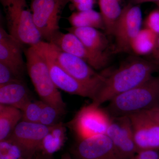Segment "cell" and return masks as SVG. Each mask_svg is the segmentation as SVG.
<instances>
[{"label":"cell","instance_id":"obj_1","mask_svg":"<svg viewBox=\"0 0 159 159\" xmlns=\"http://www.w3.org/2000/svg\"><path fill=\"white\" fill-rule=\"evenodd\" d=\"M158 65L150 61L133 57L122 64L105 79L93 103L109 102L117 95L134 89L153 76Z\"/></svg>","mask_w":159,"mask_h":159},{"label":"cell","instance_id":"obj_2","mask_svg":"<svg viewBox=\"0 0 159 159\" xmlns=\"http://www.w3.org/2000/svg\"><path fill=\"white\" fill-rule=\"evenodd\" d=\"M111 117L129 116L159 107V77L152 76L134 89L117 95L109 101Z\"/></svg>","mask_w":159,"mask_h":159},{"label":"cell","instance_id":"obj_3","mask_svg":"<svg viewBox=\"0 0 159 159\" xmlns=\"http://www.w3.org/2000/svg\"><path fill=\"white\" fill-rule=\"evenodd\" d=\"M26 69L41 100L65 114L66 104L51 78L43 57L34 47L25 50Z\"/></svg>","mask_w":159,"mask_h":159},{"label":"cell","instance_id":"obj_4","mask_svg":"<svg viewBox=\"0 0 159 159\" xmlns=\"http://www.w3.org/2000/svg\"><path fill=\"white\" fill-rule=\"evenodd\" d=\"M8 32L23 45L33 47L43 41L27 0H0Z\"/></svg>","mask_w":159,"mask_h":159},{"label":"cell","instance_id":"obj_5","mask_svg":"<svg viewBox=\"0 0 159 159\" xmlns=\"http://www.w3.org/2000/svg\"><path fill=\"white\" fill-rule=\"evenodd\" d=\"M33 47L51 57L75 79L93 89L97 95L105 79L104 74L97 73L82 59L63 51L51 43L43 41Z\"/></svg>","mask_w":159,"mask_h":159},{"label":"cell","instance_id":"obj_6","mask_svg":"<svg viewBox=\"0 0 159 159\" xmlns=\"http://www.w3.org/2000/svg\"><path fill=\"white\" fill-rule=\"evenodd\" d=\"M69 0H31V9L36 29L46 42L60 31L62 10Z\"/></svg>","mask_w":159,"mask_h":159},{"label":"cell","instance_id":"obj_7","mask_svg":"<svg viewBox=\"0 0 159 159\" xmlns=\"http://www.w3.org/2000/svg\"><path fill=\"white\" fill-rule=\"evenodd\" d=\"M100 106L92 102L83 107L70 122V126L80 140L106 134L111 117Z\"/></svg>","mask_w":159,"mask_h":159},{"label":"cell","instance_id":"obj_8","mask_svg":"<svg viewBox=\"0 0 159 159\" xmlns=\"http://www.w3.org/2000/svg\"><path fill=\"white\" fill-rule=\"evenodd\" d=\"M128 117L138 152L159 149V107Z\"/></svg>","mask_w":159,"mask_h":159},{"label":"cell","instance_id":"obj_9","mask_svg":"<svg viewBox=\"0 0 159 159\" xmlns=\"http://www.w3.org/2000/svg\"><path fill=\"white\" fill-rule=\"evenodd\" d=\"M142 12L140 5L129 2L122 9V13L114 29L115 52L129 53L131 51L132 43L141 29Z\"/></svg>","mask_w":159,"mask_h":159},{"label":"cell","instance_id":"obj_10","mask_svg":"<svg viewBox=\"0 0 159 159\" xmlns=\"http://www.w3.org/2000/svg\"><path fill=\"white\" fill-rule=\"evenodd\" d=\"M48 43L55 45L63 51L74 55L85 61L96 70H102L108 64V54H99L89 50L73 33L57 31Z\"/></svg>","mask_w":159,"mask_h":159},{"label":"cell","instance_id":"obj_11","mask_svg":"<svg viewBox=\"0 0 159 159\" xmlns=\"http://www.w3.org/2000/svg\"><path fill=\"white\" fill-rule=\"evenodd\" d=\"M50 129L51 126L39 123L21 121L8 139L17 145L26 157H33L40 150L43 140Z\"/></svg>","mask_w":159,"mask_h":159},{"label":"cell","instance_id":"obj_12","mask_svg":"<svg viewBox=\"0 0 159 159\" xmlns=\"http://www.w3.org/2000/svg\"><path fill=\"white\" fill-rule=\"evenodd\" d=\"M121 159H131L138 152V148L128 116L111 117L106 133Z\"/></svg>","mask_w":159,"mask_h":159},{"label":"cell","instance_id":"obj_13","mask_svg":"<svg viewBox=\"0 0 159 159\" xmlns=\"http://www.w3.org/2000/svg\"><path fill=\"white\" fill-rule=\"evenodd\" d=\"M37 51L46 61L51 78L57 89L72 95L88 97L93 101L95 99L97 93L95 90L72 77L48 56Z\"/></svg>","mask_w":159,"mask_h":159},{"label":"cell","instance_id":"obj_14","mask_svg":"<svg viewBox=\"0 0 159 159\" xmlns=\"http://www.w3.org/2000/svg\"><path fill=\"white\" fill-rule=\"evenodd\" d=\"M74 154L79 159H121L106 134L80 140Z\"/></svg>","mask_w":159,"mask_h":159},{"label":"cell","instance_id":"obj_15","mask_svg":"<svg viewBox=\"0 0 159 159\" xmlns=\"http://www.w3.org/2000/svg\"><path fill=\"white\" fill-rule=\"evenodd\" d=\"M24 45L0 28V62L5 64L23 80L26 63L23 56Z\"/></svg>","mask_w":159,"mask_h":159},{"label":"cell","instance_id":"obj_16","mask_svg":"<svg viewBox=\"0 0 159 159\" xmlns=\"http://www.w3.org/2000/svg\"><path fill=\"white\" fill-rule=\"evenodd\" d=\"M27 85L23 81L0 86V104L13 107L20 110L31 101Z\"/></svg>","mask_w":159,"mask_h":159},{"label":"cell","instance_id":"obj_17","mask_svg":"<svg viewBox=\"0 0 159 159\" xmlns=\"http://www.w3.org/2000/svg\"><path fill=\"white\" fill-rule=\"evenodd\" d=\"M65 30L73 33L90 51L99 54H108L109 41L105 34L99 29L71 27Z\"/></svg>","mask_w":159,"mask_h":159},{"label":"cell","instance_id":"obj_18","mask_svg":"<svg viewBox=\"0 0 159 159\" xmlns=\"http://www.w3.org/2000/svg\"><path fill=\"white\" fill-rule=\"evenodd\" d=\"M22 118L20 110L0 104V142L9 139Z\"/></svg>","mask_w":159,"mask_h":159},{"label":"cell","instance_id":"obj_19","mask_svg":"<svg viewBox=\"0 0 159 159\" xmlns=\"http://www.w3.org/2000/svg\"><path fill=\"white\" fill-rule=\"evenodd\" d=\"M121 2L122 0H98L105 31L108 35H113L115 26L122 13Z\"/></svg>","mask_w":159,"mask_h":159},{"label":"cell","instance_id":"obj_20","mask_svg":"<svg viewBox=\"0 0 159 159\" xmlns=\"http://www.w3.org/2000/svg\"><path fill=\"white\" fill-rule=\"evenodd\" d=\"M71 27L92 28L105 30V25L100 12L93 9L85 11H76L68 17Z\"/></svg>","mask_w":159,"mask_h":159},{"label":"cell","instance_id":"obj_21","mask_svg":"<svg viewBox=\"0 0 159 159\" xmlns=\"http://www.w3.org/2000/svg\"><path fill=\"white\" fill-rule=\"evenodd\" d=\"M66 127L62 122L51 126L48 133L44 138L40 151L51 155L59 150L66 141Z\"/></svg>","mask_w":159,"mask_h":159},{"label":"cell","instance_id":"obj_22","mask_svg":"<svg viewBox=\"0 0 159 159\" xmlns=\"http://www.w3.org/2000/svg\"><path fill=\"white\" fill-rule=\"evenodd\" d=\"M158 35L150 29H141L132 43L131 51L139 56L150 55L154 49Z\"/></svg>","mask_w":159,"mask_h":159},{"label":"cell","instance_id":"obj_23","mask_svg":"<svg viewBox=\"0 0 159 159\" xmlns=\"http://www.w3.org/2000/svg\"><path fill=\"white\" fill-rule=\"evenodd\" d=\"M43 102L40 101H32L27 103L22 110V121L25 122L39 123L40 118L42 111Z\"/></svg>","mask_w":159,"mask_h":159},{"label":"cell","instance_id":"obj_24","mask_svg":"<svg viewBox=\"0 0 159 159\" xmlns=\"http://www.w3.org/2000/svg\"><path fill=\"white\" fill-rule=\"evenodd\" d=\"M63 114L57 109L43 102L39 123L46 126H53L60 122L58 120Z\"/></svg>","mask_w":159,"mask_h":159},{"label":"cell","instance_id":"obj_25","mask_svg":"<svg viewBox=\"0 0 159 159\" xmlns=\"http://www.w3.org/2000/svg\"><path fill=\"white\" fill-rule=\"evenodd\" d=\"M23 80L18 77L8 66L0 62V86Z\"/></svg>","mask_w":159,"mask_h":159},{"label":"cell","instance_id":"obj_26","mask_svg":"<svg viewBox=\"0 0 159 159\" xmlns=\"http://www.w3.org/2000/svg\"><path fill=\"white\" fill-rule=\"evenodd\" d=\"M144 28L150 29L159 35V8L151 11L144 20Z\"/></svg>","mask_w":159,"mask_h":159},{"label":"cell","instance_id":"obj_27","mask_svg":"<svg viewBox=\"0 0 159 159\" xmlns=\"http://www.w3.org/2000/svg\"><path fill=\"white\" fill-rule=\"evenodd\" d=\"M71 6L77 11H85L93 9L97 0H69Z\"/></svg>","mask_w":159,"mask_h":159},{"label":"cell","instance_id":"obj_28","mask_svg":"<svg viewBox=\"0 0 159 159\" xmlns=\"http://www.w3.org/2000/svg\"><path fill=\"white\" fill-rule=\"evenodd\" d=\"M136 155L139 159H159V149H148L139 151Z\"/></svg>","mask_w":159,"mask_h":159},{"label":"cell","instance_id":"obj_29","mask_svg":"<svg viewBox=\"0 0 159 159\" xmlns=\"http://www.w3.org/2000/svg\"><path fill=\"white\" fill-rule=\"evenodd\" d=\"M150 55H151V57L153 60V61H152L157 65H159V35L158 36L154 49Z\"/></svg>","mask_w":159,"mask_h":159},{"label":"cell","instance_id":"obj_30","mask_svg":"<svg viewBox=\"0 0 159 159\" xmlns=\"http://www.w3.org/2000/svg\"><path fill=\"white\" fill-rule=\"evenodd\" d=\"M159 0H129V2L135 5H140L143 3L148 2H159Z\"/></svg>","mask_w":159,"mask_h":159},{"label":"cell","instance_id":"obj_31","mask_svg":"<svg viewBox=\"0 0 159 159\" xmlns=\"http://www.w3.org/2000/svg\"><path fill=\"white\" fill-rule=\"evenodd\" d=\"M61 159H72V158H71L69 154H66L63 156Z\"/></svg>","mask_w":159,"mask_h":159},{"label":"cell","instance_id":"obj_32","mask_svg":"<svg viewBox=\"0 0 159 159\" xmlns=\"http://www.w3.org/2000/svg\"><path fill=\"white\" fill-rule=\"evenodd\" d=\"M34 159H43L42 157L41 156V155H36V156L34 157Z\"/></svg>","mask_w":159,"mask_h":159},{"label":"cell","instance_id":"obj_33","mask_svg":"<svg viewBox=\"0 0 159 159\" xmlns=\"http://www.w3.org/2000/svg\"><path fill=\"white\" fill-rule=\"evenodd\" d=\"M157 4V5L158 6L159 8V2L156 3Z\"/></svg>","mask_w":159,"mask_h":159},{"label":"cell","instance_id":"obj_34","mask_svg":"<svg viewBox=\"0 0 159 159\" xmlns=\"http://www.w3.org/2000/svg\"><path fill=\"white\" fill-rule=\"evenodd\" d=\"M34 157H32V158H29V159H34Z\"/></svg>","mask_w":159,"mask_h":159}]
</instances>
